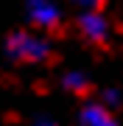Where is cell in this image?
Masks as SVG:
<instances>
[{
    "label": "cell",
    "instance_id": "cell-6",
    "mask_svg": "<svg viewBox=\"0 0 123 126\" xmlns=\"http://www.w3.org/2000/svg\"><path fill=\"white\" fill-rule=\"evenodd\" d=\"M101 104H104L106 109H118L120 104H123V93L118 90V87H104V93H101Z\"/></svg>",
    "mask_w": 123,
    "mask_h": 126
},
{
    "label": "cell",
    "instance_id": "cell-8",
    "mask_svg": "<svg viewBox=\"0 0 123 126\" xmlns=\"http://www.w3.org/2000/svg\"><path fill=\"white\" fill-rule=\"evenodd\" d=\"M31 126H62L59 121H53V118H48V115H37L31 121Z\"/></svg>",
    "mask_w": 123,
    "mask_h": 126
},
{
    "label": "cell",
    "instance_id": "cell-4",
    "mask_svg": "<svg viewBox=\"0 0 123 126\" xmlns=\"http://www.w3.org/2000/svg\"><path fill=\"white\" fill-rule=\"evenodd\" d=\"M78 126H123V123L101 101H87L78 109Z\"/></svg>",
    "mask_w": 123,
    "mask_h": 126
},
{
    "label": "cell",
    "instance_id": "cell-1",
    "mask_svg": "<svg viewBox=\"0 0 123 126\" xmlns=\"http://www.w3.org/2000/svg\"><path fill=\"white\" fill-rule=\"evenodd\" d=\"M6 56L11 59V62H23V64H42L48 62L50 53H53V48H50V42L45 36L28 31V28H17V31H11L6 36Z\"/></svg>",
    "mask_w": 123,
    "mask_h": 126
},
{
    "label": "cell",
    "instance_id": "cell-5",
    "mask_svg": "<svg viewBox=\"0 0 123 126\" xmlns=\"http://www.w3.org/2000/svg\"><path fill=\"white\" fill-rule=\"evenodd\" d=\"M59 84L64 87V90L67 93H87L90 90V76H87V73H81V70H67V73H62V79H59Z\"/></svg>",
    "mask_w": 123,
    "mask_h": 126
},
{
    "label": "cell",
    "instance_id": "cell-2",
    "mask_svg": "<svg viewBox=\"0 0 123 126\" xmlns=\"http://www.w3.org/2000/svg\"><path fill=\"white\" fill-rule=\"evenodd\" d=\"M25 20L37 31H56L64 14L56 0H25Z\"/></svg>",
    "mask_w": 123,
    "mask_h": 126
},
{
    "label": "cell",
    "instance_id": "cell-7",
    "mask_svg": "<svg viewBox=\"0 0 123 126\" xmlns=\"http://www.w3.org/2000/svg\"><path fill=\"white\" fill-rule=\"evenodd\" d=\"M70 3H73L78 11H101V6H104L106 0H70Z\"/></svg>",
    "mask_w": 123,
    "mask_h": 126
},
{
    "label": "cell",
    "instance_id": "cell-3",
    "mask_svg": "<svg viewBox=\"0 0 123 126\" xmlns=\"http://www.w3.org/2000/svg\"><path fill=\"white\" fill-rule=\"evenodd\" d=\"M78 34L92 45H104L109 39L112 28H109V20L104 17V11H81L78 14Z\"/></svg>",
    "mask_w": 123,
    "mask_h": 126
}]
</instances>
